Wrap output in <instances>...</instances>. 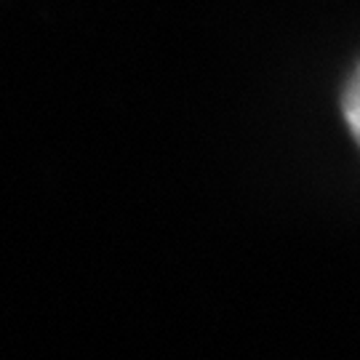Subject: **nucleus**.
<instances>
[{
  "instance_id": "obj_1",
  "label": "nucleus",
  "mask_w": 360,
  "mask_h": 360,
  "mask_svg": "<svg viewBox=\"0 0 360 360\" xmlns=\"http://www.w3.org/2000/svg\"><path fill=\"white\" fill-rule=\"evenodd\" d=\"M342 115H345L349 136L360 147V67L352 72L349 83L345 86V94H342Z\"/></svg>"
}]
</instances>
